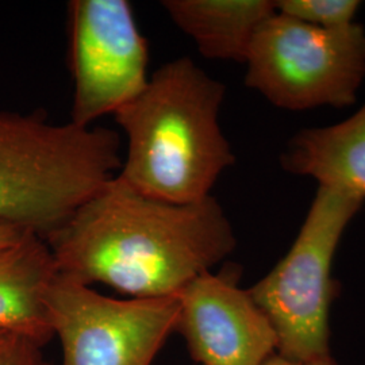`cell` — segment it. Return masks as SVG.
Here are the masks:
<instances>
[{
  "label": "cell",
  "instance_id": "6da1fadb",
  "mask_svg": "<svg viewBox=\"0 0 365 365\" xmlns=\"http://www.w3.org/2000/svg\"><path fill=\"white\" fill-rule=\"evenodd\" d=\"M45 241L58 274L130 298L179 297L237 247L214 196L176 205L144 195L118 176Z\"/></svg>",
  "mask_w": 365,
  "mask_h": 365
},
{
  "label": "cell",
  "instance_id": "7a4b0ae2",
  "mask_svg": "<svg viewBox=\"0 0 365 365\" xmlns=\"http://www.w3.org/2000/svg\"><path fill=\"white\" fill-rule=\"evenodd\" d=\"M226 87L188 57L160 66L114 118L128 138L118 178L176 205L211 196L235 156L220 125Z\"/></svg>",
  "mask_w": 365,
  "mask_h": 365
},
{
  "label": "cell",
  "instance_id": "3957f363",
  "mask_svg": "<svg viewBox=\"0 0 365 365\" xmlns=\"http://www.w3.org/2000/svg\"><path fill=\"white\" fill-rule=\"evenodd\" d=\"M122 165L107 128L0 111V222L46 238Z\"/></svg>",
  "mask_w": 365,
  "mask_h": 365
},
{
  "label": "cell",
  "instance_id": "277c9868",
  "mask_svg": "<svg viewBox=\"0 0 365 365\" xmlns=\"http://www.w3.org/2000/svg\"><path fill=\"white\" fill-rule=\"evenodd\" d=\"M365 199L318 187L312 207L287 255L248 288L268 317L279 356L295 363L330 356L329 314L339 286L333 261L339 241Z\"/></svg>",
  "mask_w": 365,
  "mask_h": 365
},
{
  "label": "cell",
  "instance_id": "5b68a950",
  "mask_svg": "<svg viewBox=\"0 0 365 365\" xmlns=\"http://www.w3.org/2000/svg\"><path fill=\"white\" fill-rule=\"evenodd\" d=\"M245 84L288 111L354 105L365 80V29H322L274 13L256 33Z\"/></svg>",
  "mask_w": 365,
  "mask_h": 365
},
{
  "label": "cell",
  "instance_id": "8992f818",
  "mask_svg": "<svg viewBox=\"0 0 365 365\" xmlns=\"http://www.w3.org/2000/svg\"><path fill=\"white\" fill-rule=\"evenodd\" d=\"M45 303L61 365H152L179 317L178 297L115 299L58 272Z\"/></svg>",
  "mask_w": 365,
  "mask_h": 365
},
{
  "label": "cell",
  "instance_id": "52a82bcc",
  "mask_svg": "<svg viewBox=\"0 0 365 365\" xmlns=\"http://www.w3.org/2000/svg\"><path fill=\"white\" fill-rule=\"evenodd\" d=\"M69 60L75 84L71 122L115 114L144 91L149 53L128 0L69 3Z\"/></svg>",
  "mask_w": 365,
  "mask_h": 365
},
{
  "label": "cell",
  "instance_id": "ba28073f",
  "mask_svg": "<svg viewBox=\"0 0 365 365\" xmlns=\"http://www.w3.org/2000/svg\"><path fill=\"white\" fill-rule=\"evenodd\" d=\"M240 269L197 276L179 294L176 330L202 365H264L277 353L268 317L238 286Z\"/></svg>",
  "mask_w": 365,
  "mask_h": 365
},
{
  "label": "cell",
  "instance_id": "9c48e42d",
  "mask_svg": "<svg viewBox=\"0 0 365 365\" xmlns=\"http://www.w3.org/2000/svg\"><path fill=\"white\" fill-rule=\"evenodd\" d=\"M57 267L46 241L27 233L0 249V330L36 341L54 339L45 303Z\"/></svg>",
  "mask_w": 365,
  "mask_h": 365
},
{
  "label": "cell",
  "instance_id": "30bf717a",
  "mask_svg": "<svg viewBox=\"0 0 365 365\" xmlns=\"http://www.w3.org/2000/svg\"><path fill=\"white\" fill-rule=\"evenodd\" d=\"M284 170L319 187L365 199V105L336 125L297 133L282 155Z\"/></svg>",
  "mask_w": 365,
  "mask_h": 365
},
{
  "label": "cell",
  "instance_id": "8fae6325",
  "mask_svg": "<svg viewBox=\"0 0 365 365\" xmlns=\"http://www.w3.org/2000/svg\"><path fill=\"white\" fill-rule=\"evenodd\" d=\"M161 6L202 56L242 64L261 25L276 13L272 0H164Z\"/></svg>",
  "mask_w": 365,
  "mask_h": 365
},
{
  "label": "cell",
  "instance_id": "7c38bea8",
  "mask_svg": "<svg viewBox=\"0 0 365 365\" xmlns=\"http://www.w3.org/2000/svg\"><path fill=\"white\" fill-rule=\"evenodd\" d=\"M361 1L357 0H279L276 13L322 29H341L356 24Z\"/></svg>",
  "mask_w": 365,
  "mask_h": 365
},
{
  "label": "cell",
  "instance_id": "4fadbf2b",
  "mask_svg": "<svg viewBox=\"0 0 365 365\" xmlns=\"http://www.w3.org/2000/svg\"><path fill=\"white\" fill-rule=\"evenodd\" d=\"M0 365H51L42 346L22 334L0 330Z\"/></svg>",
  "mask_w": 365,
  "mask_h": 365
},
{
  "label": "cell",
  "instance_id": "5bb4252c",
  "mask_svg": "<svg viewBox=\"0 0 365 365\" xmlns=\"http://www.w3.org/2000/svg\"><path fill=\"white\" fill-rule=\"evenodd\" d=\"M27 233H30V232H26L18 226L10 225V223L0 222V249L6 248L14 242L19 241Z\"/></svg>",
  "mask_w": 365,
  "mask_h": 365
},
{
  "label": "cell",
  "instance_id": "9a60e30c",
  "mask_svg": "<svg viewBox=\"0 0 365 365\" xmlns=\"http://www.w3.org/2000/svg\"><path fill=\"white\" fill-rule=\"evenodd\" d=\"M264 365H337L334 359L330 356L322 357V359H317L313 361H306V363H295V361H289L287 359L279 356V354H274L267 363Z\"/></svg>",
  "mask_w": 365,
  "mask_h": 365
}]
</instances>
